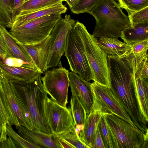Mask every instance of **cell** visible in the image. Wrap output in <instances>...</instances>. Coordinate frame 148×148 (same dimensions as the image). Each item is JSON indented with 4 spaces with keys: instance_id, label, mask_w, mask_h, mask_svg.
I'll list each match as a JSON object with an SVG mask.
<instances>
[{
    "instance_id": "cell-1",
    "label": "cell",
    "mask_w": 148,
    "mask_h": 148,
    "mask_svg": "<svg viewBox=\"0 0 148 148\" xmlns=\"http://www.w3.org/2000/svg\"><path fill=\"white\" fill-rule=\"evenodd\" d=\"M110 88L115 93L134 125L145 133L147 122L142 114L136 87L135 64L122 56L108 55Z\"/></svg>"
},
{
    "instance_id": "cell-2",
    "label": "cell",
    "mask_w": 148,
    "mask_h": 148,
    "mask_svg": "<svg viewBox=\"0 0 148 148\" xmlns=\"http://www.w3.org/2000/svg\"><path fill=\"white\" fill-rule=\"evenodd\" d=\"M41 77L40 73L29 82L9 81L23 117L31 129L35 128L50 134L52 133L44 112L48 94Z\"/></svg>"
},
{
    "instance_id": "cell-3",
    "label": "cell",
    "mask_w": 148,
    "mask_h": 148,
    "mask_svg": "<svg viewBox=\"0 0 148 148\" xmlns=\"http://www.w3.org/2000/svg\"><path fill=\"white\" fill-rule=\"evenodd\" d=\"M87 13L95 19V26L92 35L96 38H118L121 32L130 25L128 16L115 0H101Z\"/></svg>"
},
{
    "instance_id": "cell-4",
    "label": "cell",
    "mask_w": 148,
    "mask_h": 148,
    "mask_svg": "<svg viewBox=\"0 0 148 148\" xmlns=\"http://www.w3.org/2000/svg\"><path fill=\"white\" fill-rule=\"evenodd\" d=\"M82 40L84 51L91 69L94 82L110 88L107 55L100 47L97 38L90 34L82 23L75 24Z\"/></svg>"
},
{
    "instance_id": "cell-5",
    "label": "cell",
    "mask_w": 148,
    "mask_h": 148,
    "mask_svg": "<svg viewBox=\"0 0 148 148\" xmlns=\"http://www.w3.org/2000/svg\"><path fill=\"white\" fill-rule=\"evenodd\" d=\"M61 14H54L34 19L11 28L9 32L17 43L32 45L40 42L50 35Z\"/></svg>"
},
{
    "instance_id": "cell-6",
    "label": "cell",
    "mask_w": 148,
    "mask_h": 148,
    "mask_svg": "<svg viewBox=\"0 0 148 148\" xmlns=\"http://www.w3.org/2000/svg\"><path fill=\"white\" fill-rule=\"evenodd\" d=\"M111 133L114 148H141L148 140L145 133L114 114H104Z\"/></svg>"
},
{
    "instance_id": "cell-7",
    "label": "cell",
    "mask_w": 148,
    "mask_h": 148,
    "mask_svg": "<svg viewBox=\"0 0 148 148\" xmlns=\"http://www.w3.org/2000/svg\"><path fill=\"white\" fill-rule=\"evenodd\" d=\"M64 53L71 71L88 82L93 80L83 42L75 25L67 34Z\"/></svg>"
},
{
    "instance_id": "cell-8",
    "label": "cell",
    "mask_w": 148,
    "mask_h": 148,
    "mask_svg": "<svg viewBox=\"0 0 148 148\" xmlns=\"http://www.w3.org/2000/svg\"><path fill=\"white\" fill-rule=\"evenodd\" d=\"M91 86L93 97L92 110L98 111L101 114H114L136 127L112 90L94 82L91 83Z\"/></svg>"
},
{
    "instance_id": "cell-9",
    "label": "cell",
    "mask_w": 148,
    "mask_h": 148,
    "mask_svg": "<svg viewBox=\"0 0 148 148\" xmlns=\"http://www.w3.org/2000/svg\"><path fill=\"white\" fill-rule=\"evenodd\" d=\"M58 65V68L46 71L41 79L46 92L51 98L62 106L66 107L69 72L62 66L61 61Z\"/></svg>"
},
{
    "instance_id": "cell-10",
    "label": "cell",
    "mask_w": 148,
    "mask_h": 148,
    "mask_svg": "<svg viewBox=\"0 0 148 148\" xmlns=\"http://www.w3.org/2000/svg\"><path fill=\"white\" fill-rule=\"evenodd\" d=\"M76 21L66 14L58 21L50 34L49 53L46 65V70L57 66L64 53L66 39L70 29Z\"/></svg>"
},
{
    "instance_id": "cell-11",
    "label": "cell",
    "mask_w": 148,
    "mask_h": 148,
    "mask_svg": "<svg viewBox=\"0 0 148 148\" xmlns=\"http://www.w3.org/2000/svg\"><path fill=\"white\" fill-rule=\"evenodd\" d=\"M44 112L48 124L53 134L65 131L74 123L70 109L62 106L48 96L45 103Z\"/></svg>"
},
{
    "instance_id": "cell-12",
    "label": "cell",
    "mask_w": 148,
    "mask_h": 148,
    "mask_svg": "<svg viewBox=\"0 0 148 148\" xmlns=\"http://www.w3.org/2000/svg\"><path fill=\"white\" fill-rule=\"evenodd\" d=\"M0 94L11 125H20L31 130L23 117L9 81L0 72Z\"/></svg>"
},
{
    "instance_id": "cell-13",
    "label": "cell",
    "mask_w": 148,
    "mask_h": 148,
    "mask_svg": "<svg viewBox=\"0 0 148 148\" xmlns=\"http://www.w3.org/2000/svg\"><path fill=\"white\" fill-rule=\"evenodd\" d=\"M69 79L72 96L78 98L88 115L92 110L93 102L91 83L71 71L69 72Z\"/></svg>"
},
{
    "instance_id": "cell-14",
    "label": "cell",
    "mask_w": 148,
    "mask_h": 148,
    "mask_svg": "<svg viewBox=\"0 0 148 148\" xmlns=\"http://www.w3.org/2000/svg\"><path fill=\"white\" fill-rule=\"evenodd\" d=\"M50 34L42 42L32 45H25L17 43L29 55L38 71L42 73L46 70L48 58Z\"/></svg>"
},
{
    "instance_id": "cell-15",
    "label": "cell",
    "mask_w": 148,
    "mask_h": 148,
    "mask_svg": "<svg viewBox=\"0 0 148 148\" xmlns=\"http://www.w3.org/2000/svg\"><path fill=\"white\" fill-rule=\"evenodd\" d=\"M19 134L29 142L41 148H61L53 134H49L35 128L29 130L19 125L15 126Z\"/></svg>"
},
{
    "instance_id": "cell-16",
    "label": "cell",
    "mask_w": 148,
    "mask_h": 148,
    "mask_svg": "<svg viewBox=\"0 0 148 148\" xmlns=\"http://www.w3.org/2000/svg\"><path fill=\"white\" fill-rule=\"evenodd\" d=\"M0 72L8 81L24 82L33 80L40 73L35 66L29 64L21 67H11L5 65L0 60Z\"/></svg>"
},
{
    "instance_id": "cell-17",
    "label": "cell",
    "mask_w": 148,
    "mask_h": 148,
    "mask_svg": "<svg viewBox=\"0 0 148 148\" xmlns=\"http://www.w3.org/2000/svg\"><path fill=\"white\" fill-rule=\"evenodd\" d=\"M67 10L66 6L61 2L56 5L25 14L19 15L15 17L11 24L10 28L47 15L56 13L62 14L66 12Z\"/></svg>"
},
{
    "instance_id": "cell-18",
    "label": "cell",
    "mask_w": 148,
    "mask_h": 148,
    "mask_svg": "<svg viewBox=\"0 0 148 148\" xmlns=\"http://www.w3.org/2000/svg\"><path fill=\"white\" fill-rule=\"evenodd\" d=\"M100 47L108 55L120 56L129 51L132 45L120 41L118 38L106 37L97 38Z\"/></svg>"
},
{
    "instance_id": "cell-19",
    "label": "cell",
    "mask_w": 148,
    "mask_h": 148,
    "mask_svg": "<svg viewBox=\"0 0 148 148\" xmlns=\"http://www.w3.org/2000/svg\"><path fill=\"white\" fill-rule=\"evenodd\" d=\"M101 115L100 112L92 110L88 115L83 129L79 135L82 141L89 148H92L94 133Z\"/></svg>"
},
{
    "instance_id": "cell-20",
    "label": "cell",
    "mask_w": 148,
    "mask_h": 148,
    "mask_svg": "<svg viewBox=\"0 0 148 148\" xmlns=\"http://www.w3.org/2000/svg\"><path fill=\"white\" fill-rule=\"evenodd\" d=\"M0 32L6 47L8 57L20 58L25 62L34 64L29 54L16 42L5 27L0 24Z\"/></svg>"
},
{
    "instance_id": "cell-21",
    "label": "cell",
    "mask_w": 148,
    "mask_h": 148,
    "mask_svg": "<svg viewBox=\"0 0 148 148\" xmlns=\"http://www.w3.org/2000/svg\"><path fill=\"white\" fill-rule=\"evenodd\" d=\"M120 38L124 42L131 45L148 40V23L130 25L121 32Z\"/></svg>"
},
{
    "instance_id": "cell-22",
    "label": "cell",
    "mask_w": 148,
    "mask_h": 148,
    "mask_svg": "<svg viewBox=\"0 0 148 148\" xmlns=\"http://www.w3.org/2000/svg\"><path fill=\"white\" fill-rule=\"evenodd\" d=\"M70 104V109L73 121L77 132L79 135L83 129L87 114L84 107L77 97L72 96Z\"/></svg>"
},
{
    "instance_id": "cell-23",
    "label": "cell",
    "mask_w": 148,
    "mask_h": 148,
    "mask_svg": "<svg viewBox=\"0 0 148 148\" xmlns=\"http://www.w3.org/2000/svg\"><path fill=\"white\" fill-rule=\"evenodd\" d=\"M53 135L54 138L60 139L66 142L73 148H89L80 139L77 132L74 122L67 130L61 134H53Z\"/></svg>"
},
{
    "instance_id": "cell-24",
    "label": "cell",
    "mask_w": 148,
    "mask_h": 148,
    "mask_svg": "<svg viewBox=\"0 0 148 148\" xmlns=\"http://www.w3.org/2000/svg\"><path fill=\"white\" fill-rule=\"evenodd\" d=\"M64 0H27L24 1L19 15L28 14L56 5Z\"/></svg>"
},
{
    "instance_id": "cell-25",
    "label": "cell",
    "mask_w": 148,
    "mask_h": 148,
    "mask_svg": "<svg viewBox=\"0 0 148 148\" xmlns=\"http://www.w3.org/2000/svg\"><path fill=\"white\" fill-rule=\"evenodd\" d=\"M148 40L132 45V49L124 54L134 60L136 68L148 56Z\"/></svg>"
},
{
    "instance_id": "cell-26",
    "label": "cell",
    "mask_w": 148,
    "mask_h": 148,
    "mask_svg": "<svg viewBox=\"0 0 148 148\" xmlns=\"http://www.w3.org/2000/svg\"><path fill=\"white\" fill-rule=\"evenodd\" d=\"M135 82L138 98L141 111L146 121H148V101L146 99L145 95L142 82L141 78H135Z\"/></svg>"
},
{
    "instance_id": "cell-27",
    "label": "cell",
    "mask_w": 148,
    "mask_h": 148,
    "mask_svg": "<svg viewBox=\"0 0 148 148\" xmlns=\"http://www.w3.org/2000/svg\"><path fill=\"white\" fill-rule=\"evenodd\" d=\"M119 5L125 9L128 15L148 6V0H118Z\"/></svg>"
},
{
    "instance_id": "cell-28",
    "label": "cell",
    "mask_w": 148,
    "mask_h": 148,
    "mask_svg": "<svg viewBox=\"0 0 148 148\" xmlns=\"http://www.w3.org/2000/svg\"><path fill=\"white\" fill-rule=\"evenodd\" d=\"M99 125L105 148H114L111 133L104 114H101Z\"/></svg>"
},
{
    "instance_id": "cell-29",
    "label": "cell",
    "mask_w": 148,
    "mask_h": 148,
    "mask_svg": "<svg viewBox=\"0 0 148 148\" xmlns=\"http://www.w3.org/2000/svg\"><path fill=\"white\" fill-rule=\"evenodd\" d=\"M12 21L10 0H0V24L9 28Z\"/></svg>"
},
{
    "instance_id": "cell-30",
    "label": "cell",
    "mask_w": 148,
    "mask_h": 148,
    "mask_svg": "<svg viewBox=\"0 0 148 148\" xmlns=\"http://www.w3.org/2000/svg\"><path fill=\"white\" fill-rule=\"evenodd\" d=\"M6 132L7 135L10 136L14 140L17 145L21 147L25 148H40V147L34 145L23 138L15 132L12 129L10 123L7 125Z\"/></svg>"
},
{
    "instance_id": "cell-31",
    "label": "cell",
    "mask_w": 148,
    "mask_h": 148,
    "mask_svg": "<svg viewBox=\"0 0 148 148\" xmlns=\"http://www.w3.org/2000/svg\"><path fill=\"white\" fill-rule=\"evenodd\" d=\"M130 25L148 23V6L128 16Z\"/></svg>"
},
{
    "instance_id": "cell-32",
    "label": "cell",
    "mask_w": 148,
    "mask_h": 148,
    "mask_svg": "<svg viewBox=\"0 0 148 148\" xmlns=\"http://www.w3.org/2000/svg\"><path fill=\"white\" fill-rule=\"evenodd\" d=\"M101 0H80L74 7L70 9L71 12L76 14L88 12L92 9Z\"/></svg>"
},
{
    "instance_id": "cell-33",
    "label": "cell",
    "mask_w": 148,
    "mask_h": 148,
    "mask_svg": "<svg viewBox=\"0 0 148 148\" xmlns=\"http://www.w3.org/2000/svg\"><path fill=\"white\" fill-rule=\"evenodd\" d=\"M148 58L147 56L136 68L135 67L134 78L148 79Z\"/></svg>"
},
{
    "instance_id": "cell-34",
    "label": "cell",
    "mask_w": 148,
    "mask_h": 148,
    "mask_svg": "<svg viewBox=\"0 0 148 148\" xmlns=\"http://www.w3.org/2000/svg\"><path fill=\"white\" fill-rule=\"evenodd\" d=\"M24 0H10L12 12V21L9 28H11L12 23L16 16L19 15L23 8Z\"/></svg>"
},
{
    "instance_id": "cell-35",
    "label": "cell",
    "mask_w": 148,
    "mask_h": 148,
    "mask_svg": "<svg viewBox=\"0 0 148 148\" xmlns=\"http://www.w3.org/2000/svg\"><path fill=\"white\" fill-rule=\"evenodd\" d=\"M0 60L5 65L9 66L21 67L26 64H29L35 66L33 63L25 62L21 59L15 57L0 58Z\"/></svg>"
},
{
    "instance_id": "cell-36",
    "label": "cell",
    "mask_w": 148,
    "mask_h": 148,
    "mask_svg": "<svg viewBox=\"0 0 148 148\" xmlns=\"http://www.w3.org/2000/svg\"><path fill=\"white\" fill-rule=\"evenodd\" d=\"M0 121L4 134L7 135L6 132L7 125L10 123L8 116L5 110L0 94Z\"/></svg>"
},
{
    "instance_id": "cell-37",
    "label": "cell",
    "mask_w": 148,
    "mask_h": 148,
    "mask_svg": "<svg viewBox=\"0 0 148 148\" xmlns=\"http://www.w3.org/2000/svg\"><path fill=\"white\" fill-rule=\"evenodd\" d=\"M92 148H105L99 124L94 133Z\"/></svg>"
},
{
    "instance_id": "cell-38",
    "label": "cell",
    "mask_w": 148,
    "mask_h": 148,
    "mask_svg": "<svg viewBox=\"0 0 148 148\" xmlns=\"http://www.w3.org/2000/svg\"><path fill=\"white\" fill-rule=\"evenodd\" d=\"M8 138L0 143V148H17V145L14 140L8 135Z\"/></svg>"
},
{
    "instance_id": "cell-39",
    "label": "cell",
    "mask_w": 148,
    "mask_h": 148,
    "mask_svg": "<svg viewBox=\"0 0 148 148\" xmlns=\"http://www.w3.org/2000/svg\"><path fill=\"white\" fill-rule=\"evenodd\" d=\"M8 57L6 47L0 32V58H4Z\"/></svg>"
},
{
    "instance_id": "cell-40",
    "label": "cell",
    "mask_w": 148,
    "mask_h": 148,
    "mask_svg": "<svg viewBox=\"0 0 148 148\" xmlns=\"http://www.w3.org/2000/svg\"><path fill=\"white\" fill-rule=\"evenodd\" d=\"M143 90L146 99L148 101V78H142Z\"/></svg>"
},
{
    "instance_id": "cell-41",
    "label": "cell",
    "mask_w": 148,
    "mask_h": 148,
    "mask_svg": "<svg viewBox=\"0 0 148 148\" xmlns=\"http://www.w3.org/2000/svg\"><path fill=\"white\" fill-rule=\"evenodd\" d=\"M80 0H64L68 5L70 9L75 6Z\"/></svg>"
},
{
    "instance_id": "cell-42",
    "label": "cell",
    "mask_w": 148,
    "mask_h": 148,
    "mask_svg": "<svg viewBox=\"0 0 148 148\" xmlns=\"http://www.w3.org/2000/svg\"><path fill=\"white\" fill-rule=\"evenodd\" d=\"M7 136L4 133L0 121V143L6 139Z\"/></svg>"
},
{
    "instance_id": "cell-43",
    "label": "cell",
    "mask_w": 148,
    "mask_h": 148,
    "mask_svg": "<svg viewBox=\"0 0 148 148\" xmlns=\"http://www.w3.org/2000/svg\"><path fill=\"white\" fill-rule=\"evenodd\" d=\"M26 0H24V1H26Z\"/></svg>"
},
{
    "instance_id": "cell-44",
    "label": "cell",
    "mask_w": 148,
    "mask_h": 148,
    "mask_svg": "<svg viewBox=\"0 0 148 148\" xmlns=\"http://www.w3.org/2000/svg\"></svg>"
}]
</instances>
